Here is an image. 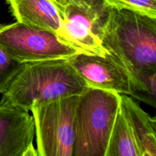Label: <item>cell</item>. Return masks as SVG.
I'll return each instance as SVG.
<instances>
[{"mask_svg": "<svg viewBox=\"0 0 156 156\" xmlns=\"http://www.w3.org/2000/svg\"><path fill=\"white\" fill-rule=\"evenodd\" d=\"M68 59L88 86L130 94L129 72L113 53L101 56L79 53Z\"/></svg>", "mask_w": 156, "mask_h": 156, "instance_id": "cell-7", "label": "cell"}, {"mask_svg": "<svg viewBox=\"0 0 156 156\" xmlns=\"http://www.w3.org/2000/svg\"><path fill=\"white\" fill-rule=\"evenodd\" d=\"M111 7L156 18V0H105Z\"/></svg>", "mask_w": 156, "mask_h": 156, "instance_id": "cell-14", "label": "cell"}, {"mask_svg": "<svg viewBox=\"0 0 156 156\" xmlns=\"http://www.w3.org/2000/svg\"><path fill=\"white\" fill-rule=\"evenodd\" d=\"M128 70V69H127ZM131 97L156 107V69L128 70Z\"/></svg>", "mask_w": 156, "mask_h": 156, "instance_id": "cell-12", "label": "cell"}, {"mask_svg": "<svg viewBox=\"0 0 156 156\" xmlns=\"http://www.w3.org/2000/svg\"><path fill=\"white\" fill-rule=\"evenodd\" d=\"M105 156H142L130 123L121 107L111 130Z\"/></svg>", "mask_w": 156, "mask_h": 156, "instance_id": "cell-11", "label": "cell"}, {"mask_svg": "<svg viewBox=\"0 0 156 156\" xmlns=\"http://www.w3.org/2000/svg\"><path fill=\"white\" fill-rule=\"evenodd\" d=\"M120 107L127 117L142 156L156 155V120L128 94H121Z\"/></svg>", "mask_w": 156, "mask_h": 156, "instance_id": "cell-10", "label": "cell"}, {"mask_svg": "<svg viewBox=\"0 0 156 156\" xmlns=\"http://www.w3.org/2000/svg\"><path fill=\"white\" fill-rule=\"evenodd\" d=\"M0 48L21 63L69 59L82 53L53 32L16 21L0 24Z\"/></svg>", "mask_w": 156, "mask_h": 156, "instance_id": "cell-6", "label": "cell"}, {"mask_svg": "<svg viewBox=\"0 0 156 156\" xmlns=\"http://www.w3.org/2000/svg\"><path fill=\"white\" fill-rule=\"evenodd\" d=\"M120 101L119 93L90 86L79 94L73 156H105Z\"/></svg>", "mask_w": 156, "mask_h": 156, "instance_id": "cell-3", "label": "cell"}, {"mask_svg": "<svg viewBox=\"0 0 156 156\" xmlns=\"http://www.w3.org/2000/svg\"><path fill=\"white\" fill-rule=\"evenodd\" d=\"M102 41L128 70L156 69V18L112 8Z\"/></svg>", "mask_w": 156, "mask_h": 156, "instance_id": "cell-2", "label": "cell"}, {"mask_svg": "<svg viewBox=\"0 0 156 156\" xmlns=\"http://www.w3.org/2000/svg\"><path fill=\"white\" fill-rule=\"evenodd\" d=\"M24 63L18 62L0 48V94L5 92Z\"/></svg>", "mask_w": 156, "mask_h": 156, "instance_id": "cell-13", "label": "cell"}, {"mask_svg": "<svg viewBox=\"0 0 156 156\" xmlns=\"http://www.w3.org/2000/svg\"><path fill=\"white\" fill-rule=\"evenodd\" d=\"M34 136L28 111L0 101V156H38Z\"/></svg>", "mask_w": 156, "mask_h": 156, "instance_id": "cell-8", "label": "cell"}, {"mask_svg": "<svg viewBox=\"0 0 156 156\" xmlns=\"http://www.w3.org/2000/svg\"><path fill=\"white\" fill-rule=\"evenodd\" d=\"M59 12L66 42L84 53L105 56L104 32L112 7L105 0H53Z\"/></svg>", "mask_w": 156, "mask_h": 156, "instance_id": "cell-4", "label": "cell"}, {"mask_svg": "<svg viewBox=\"0 0 156 156\" xmlns=\"http://www.w3.org/2000/svg\"><path fill=\"white\" fill-rule=\"evenodd\" d=\"M6 3L16 21L53 32L66 41L62 21L53 0H6Z\"/></svg>", "mask_w": 156, "mask_h": 156, "instance_id": "cell-9", "label": "cell"}, {"mask_svg": "<svg viewBox=\"0 0 156 156\" xmlns=\"http://www.w3.org/2000/svg\"><path fill=\"white\" fill-rule=\"evenodd\" d=\"M79 95L34 105L32 113L38 156H73L75 113Z\"/></svg>", "mask_w": 156, "mask_h": 156, "instance_id": "cell-5", "label": "cell"}, {"mask_svg": "<svg viewBox=\"0 0 156 156\" xmlns=\"http://www.w3.org/2000/svg\"><path fill=\"white\" fill-rule=\"evenodd\" d=\"M68 59L24 63L0 101L30 111L41 102L79 95L88 87Z\"/></svg>", "mask_w": 156, "mask_h": 156, "instance_id": "cell-1", "label": "cell"}]
</instances>
